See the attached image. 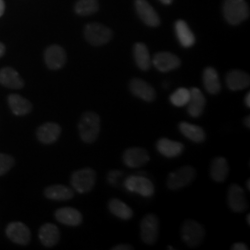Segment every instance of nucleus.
Listing matches in <instances>:
<instances>
[{
    "mask_svg": "<svg viewBox=\"0 0 250 250\" xmlns=\"http://www.w3.org/2000/svg\"><path fill=\"white\" fill-rule=\"evenodd\" d=\"M6 53V46L0 42V58H2L4 55Z\"/></svg>",
    "mask_w": 250,
    "mask_h": 250,
    "instance_id": "nucleus-37",
    "label": "nucleus"
},
{
    "mask_svg": "<svg viewBox=\"0 0 250 250\" xmlns=\"http://www.w3.org/2000/svg\"><path fill=\"white\" fill-rule=\"evenodd\" d=\"M244 125L245 126L248 128V129H250V117L247 116L245 119H244Z\"/></svg>",
    "mask_w": 250,
    "mask_h": 250,
    "instance_id": "nucleus-39",
    "label": "nucleus"
},
{
    "mask_svg": "<svg viewBox=\"0 0 250 250\" xmlns=\"http://www.w3.org/2000/svg\"><path fill=\"white\" fill-rule=\"evenodd\" d=\"M125 187L128 191L150 197L155 193V187L151 181L142 175H131L125 180Z\"/></svg>",
    "mask_w": 250,
    "mask_h": 250,
    "instance_id": "nucleus-7",
    "label": "nucleus"
},
{
    "mask_svg": "<svg viewBox=\"0 0 250 250\" xmlns=\"http://www.w3.org/2000/svg\"><path fill=\"white\" fill-rule=\"evenodd\" d=\"M97 180L96 171L91 168H83L75 170L71 177V184L78 193L85 194L90 192Z\"/></svg>",
    "mask_w": 250,
    "mask_h": 250,
    "instance_id": "nucleus-5",
    "label": "nucleus"
},
{
    "mask_svg": "<svg viewBox=\"0 0 250 250\" xmlns=\"http://www.w3.org/2000/svg\"><path fill=\"white\" fill-rule=\"evenodd\" d=\"M229 173V166L224 157H216L211 161L209 174L213 181L223 183Z\"/></svg>",
    "mask_w": 250,
    "mask_h": 250,
    "instance_id": "nucleus-25",
    "label": "nucleus"
},
{
    "mask_svg": "<svg viewBox=\"0 0 250 250\" xmlns=\"http://www.w3.org/2000/svg\"><path fill=\"white\" fill-rule=\"evenodd\" d=\"M0 84L10 89H21L24 87V81L15 69L4 67L0 69Z\"/></svg>",
    "mask_w": 250,
    "mask_h": 250,
    "instance_id": "nucleus-19",
    "label": "nucleus"
},
{
    "mask_svg": "<svg viewBox=\"0 0 250 250\" xmlns=\"http://www.w3.org/2000/svg\"><path fill=\"white\" fill-rule=\"evenodd\" d=\"M78 132L83 143L93 144L100 133V118L92 111L83 113L78 123Z\"/></svg>",
    "mask_w": 250,
    "mask_h": 250,
    "instance_id": "nucleus-1",
    "label": "nucleus"
},
{
    "mask_svg": "<svg viewBox=\"0 0 250 250\" xmlns=\"http://www.w3.org/2000/svg\"><path fill=\"white\" fill-rule=\"evenodd\" d=\"M129 87L134 96L143 99L144 101L152 102L156 99L157 97L155 89L148 83H146V81L142 79H139V78L132 79L129 83Z\"/></svg>",
    "mask_w": 250,
    "mask_h": 250,
    "instance_id": "nucleus-15",
    "label": "nucleus"
},
{
    "mask_svg": "<svg viewBox=\"0 0 250 250\" xmlns=\"http://www.w3.org/2000/svg\"><path fill=\"white\" fill-rule=\"evenodd\" d=\"M6 235L10 241L20 246H27L32 238V233L28 226L21 222L8 224L6 227Z\"/></svg>",
    "mask_w": 250,
    "mask_h": 250,
    "instance_id": "nucleus-9",
    "label": "nucleus"
},
{
    "mask_svg": "<svg viewBox=\"0 0 250 250\" xmlns=\"http://www.w3.org/2000/svg\"><path fill=\"white\" fill-rule=\"evenodd\" d=\"M112 250H134V247L129 245V244H120V245H117L115 247L111 248Z\"/></svg>",
    "mask_w": 250,
    "mask_h": 250,
    "instance_id": "nucleus-34",
    "label": "nucleus"
},
{
    "mask_svg": "<svg viewBox=\"0 0 250 250\" xmlns=\"http://www.w3.org/2000/svg\"><path fill=\"white\" fill-rule=\"evenodd\" d=\"M250 77L247 72L232 70L226 75L227 87L232 91H239L250 86Z\"/></svg>",
    "mask_w": 250,
    "mask_h": 250,
    "instance_id": "nucleus-23",
    "label": "nucleus"
},
{
    "mask_svg": "<svg viewBox=\"0 0 250 250\" xmlns=\"http://www.w3.org/2000/svg\"><path fill=\"white\" fill-rule=\"evenodd\" d=\"M83 36L90 45L101 46L107 44L112 38V31L108 27L93 22L84 27Z\"/></svg>",
    "mask_w": 250,
    "mask_h": 250,
    "instance_id": "nucleus-4",
    "label": "nucleus"
},
{
    "mask_svg": "<svg viewBox=\"0 0 250 250\" xmlns=\"http://www.w3.org/2000/svg\"><path fill=\"white\" fill-rule=\"evenodd\" d=\"M39 239L43 246L52 248L61 239V232L57 225L53 224H43L39 229Z\"/></svg>",
    "mask_w": 250,
    "mask_h": 250,
    "instance_id": "nucleus-20",
    "label": "nucleus"
},
{
    "mask_svg": "<svg viewBox=\"0 0 250 250\" xmlns=\"http://www.w3.org/2000/svg\"><path fill=\"white\" fill-rule=\"evenodd\" d=\"M245 104L246 106L250 108V93H248L245 97Z\"/></svg>",
    "mask_w": 250,
    "mask_h": 250,
    "instance_id": "nucleus-38",
    "label": "nucleus"
},
{
    "mask_svg": "<svg viewBox=\"0 0 250 250\" xmlns=\"http://www.w3.org/2000/svg\"><path fill=\"white\" fill-rule=\"evenodd\" d=\"M190 97V91L187 88H178L175 90L170 97V103L175 107L187 106Z\"/></svg>",
    "mask_w": 250,
    "mask_h": 250,
    "instance_id": "nucleus-32",
    "label": "nucleus"
},
{
    "mask_svg": "<svg viewBox=\"0 0 250 250\" xmlns=\"http://www.w3.org/2000/svg\"><path fill=\"white\" fill-rule=\"evenodd\" d=\"M8 104L11 112L16 116H25L33 109V104L18 94H10L8 97Z\"/></svg>",
    "mask_w": 250,
    "mask_h": 250,
    "instance_id": "nucleus-21",
    "label": "nucleus"
},
{
    "mask_svg": "<svg viewBox=\"0 0 250 250\" xmlns=\"http://www.w3.org/2000/svg\"><path fill=\"white\" fill-rule=\"evenodd\" d=\"M160 224L156 215H146L140 223V234L142 241L146 245H154L159 237Z\"/></svg>",
    "mask_w": 250,
    "mask_h": 250,
    "instance_id": "nucleus-8",
    "label": "nucleus"
},
{
    "mask_svg": "<svg viewBox=\"0 0 250 250\" xmlns=\"http://www.w3.org/2000/svg\"><path fill=\"white\" fill-rule=\"evenodd\" d=\"M45 65L52 71L60 70L67 62V54L62 46L59 45H49L44 53Z\"/></svg>",
    "mask_w": 250,
    "mask_h": 250,
    "instance_id": "nucleus-10",
    "label": "nucleus"
},
{
    "mask_svg": "<svg viewBox=\"0 0 250 250\" xmlns=\"http://www.w3.org/2000/svg\"><path fill=\"white\" fill-rule=\"evenodd\" d=\"M175 32L180 44L184 47H191L196 43V37L186 21H177L175 23Z\"/></svg>",
    "mask_w": 250,
    "mask_h": 250,
    "instance_id": "nucleus-29",
    "label": "nucleus"
},
{
    "mask_svg": "<svg viewBox=\"0 0 250 250\" xmlns=\"http://www.w3.org/2000/svg\"><path fill=\"white\" fill-rule=\"evenodd\" d=\"M227 201L233 212L242 213L248 208V202L245 197V192L241 187L236 184H233L229 188Z\"/></svg>",
    "mask_w": 250,
    "mask_h": 250,
    "instance_id": "nucleus-12",
    "label": "nucleus"
},
{
    "mask_svg": "<svg viewBox=\"0 0 250 250\" xmlns=\"http://www.w3.org/2000/svg\"><path fill=\"white\" fill-rule=\"evenodd\" d=\"M203 84L206 91L211 95H216L221 91L222 85L219 78V74L214 68L208 67L204 70Z\"/></svg>",
    "mask_w": 250,
    "mask_h": 250,
    "instance_id": "nucleus-26",
    "label": "nucleus"
},
{
    "mask_svg": "<svg viewBox=\"0 0 250 250\" xmlns=\"http://www.w3.org/2000/svg\"><path fill=\"white\" fill-rule=\"evenodd\" d=\"M160 1H161L163 4H166V5H169L172 2V0H160Z\"/></svg>",
    "mask_w": 250,
    "mask_h": 250,
    "instance_id": "nucleus-40",
    "label": "nucleus"
},
{
    "mask_svg": "<svg viewBox=\"0 0 250 250\" xmlns=\"http://www.w3.org/2000/svg\"><path fill=\"white\" fill-rule=\"evenodd\" d=\"M205 234L203 225L194 220H187L181 228L182 239L191 249L199 247L203 242Z\"/></svg>",
    "mask_w": 250,
    "mask_h": 250,
    "instance_id": "nucleus-3",
    "label": "nucleus"
},
{
    "mask_svg": "<svg viewBox=\"0 0 250 250\" xmlns=\"http://www.w3.org/2000/svg\"><path fill=\"white\" fill-rule=\"evenodd\" d=\"M247 222H248V224L250 225V215L248 214V216H247Z\"/></svg>",
    "mask_w": 250,
    "mask_h": 250,
    "instance_id": "nucleus-42",
    "label": "nucleus"
},
{
    "mask_svg": "<svg viewBox=\"0 0 250 250\" xmlns=\"http://www.w3.org/2000/svg\"><path fill=\"white\" fill-rule=\"evenodd\" d=\"M250 179H249V180H247V182H246V187H247V188H248V190H249V191H250Z\"/></svg>",
    "mask_w": 250,
    "mask_h": 250,
    "instance_id": "nucleus-41",
    "label": "nucleus"
},
{
    "mask_svg": "<svg viewBox=\"0 0 250 250\" xmlns=\"http://www.w3.org/2000/svg\"><path fill=\"white\" fill-rule=\"evenodd\" d=\"M156 147L158 151L166 158L178 157L185 150V146L183 144L164 137L158 140Z\"/></svg>",
    "mask_w": 250,
    "mask_h": 250,
    "instance_id": "nucleus-22",
    "label": "nucleus"
},
{
    "mask_svg": "<svg viewBox=\"0 0 250 250\" xmlns=\"http://www.w3.org/2000/svg\"><path fill=\"white\" fill-rule=\"evenodd\" d=\"M190 91V97L188 106V114L193 118H198L202 115L206 106V99L203 93L197 87H193Z\"/></svg>",
    "mask_w": 250,
    "mask_h": 250,
    "instance_id": "nucleus-18",
    "label": "nucleus"
},
{
    "mask_svg": "<svg viewBox=\"0 0 250 250\" xmlns=\"http://www.w3.org/2000/svg\"><path fill=\"white\" fill-rule=\"evenodd\" d=\"M179 130L189 140L195 143H202L205 141V131L197 125L182 122L179 124Z\"/></svg>",
    "mask_w": 250,
    "mask_h": 250,
    "instance_id": "nucleus-27",
    "label": "nucleus"
},
{
    "mask_svg": "<svg viewBox=\"0 0 250 250\" xmlns=\"http://www.w3.org/2000/svg\"><path fill=\"white\" fill-rule=\"evenodd\" d=\"M197 176V171L192 166L181 167L173 172H170L167 178V187L170 190H179L188 187Z\"/></svg>",
    "mask_w": 250,
    "mask_h": 250,
    "instance_id": "nucleus-6",
    "label": "nucleus"
},
{
    "mask_svg": "<svg viewBox=\"0 0 250 250\" xmlns=\"http://www.w3.org/2000/svg\"><path fill=\"white\" fill-rule=\"evenodd\" d=\"M153 65L161 72H168L177 69L181 65L178 57L170 52L155 54L152 60Z\"/></svg>",
    "mask_w": 250,
    "mask_h": 250,
    "instance_id": "nucleus-13",
    "label": "nucleus"
},
{
    "mask_svg": "<svg viewBox=\"0 0 250 250\" xmlns=\"http://www.w3.org/2000/svg\"><path fill=\"white\" fill-rule=\"evenodd\" d=\"M108 208L112 214L125 221L132 219L134 216L133 209L129 206L126 205L125 202L117 198H113L108 202Z\"/></svg>",
    "mask_w": 250,
    "mask_h": 250,
    "instance_id": "nucleus-30",
    "label": "nucleus"
},
{
    "mask_svg": "<svg viewBox=\"0 0 250 250\" xmlns=\"http://www.w3.org/2000/svg\"><path fill=\"white\" fill-rule=\"evenodd\" d=\"M134 57L137 67L142 71H148L151 67L152 61L146 45L143 43H136L134 46Z\"/></svg>",
    "mask_w": 250,
    "mask_h": 250,
    "instance_id": "nucleus-28",
    "label": "nucleus"
},
{
    "mask_svg": "<svg viewBox=\"0 0 250 250\" xmlns=\"http://www.w3.org/2000/svg\"><path fill=\"white\" fill-rule=\"evenodd\" d=\"M54 216L59 223L68 226H79L83 223V215L80 211L70 207L58 208Z\"/></svg>",
    "mask_w": 250,
    "mask_h": 250,
    "instance_id": "nucleus-17",
    "label": "nucleus"
},
{
    "mask_svg": "<svg viewBox=\"0 0 250 250\" xmlns=\"http://www.w3.org/2000/svg\"><path fill=\"white\" fill-rule=\"evenodd\" d=\"M44 195L46 198L54 201H66L74 197V191L72 188L63 185H54L44 190Z\"/></svg>",
    "mask_w": 250,
    "mask_h": 250,
    "instance_id": "nucleus-24",
    "label": "nucleus"
},
{
    "mask_svg": "<svg viewBox=\"0 0 250 250\" xmlns=\"http://www.w3.org/2000/svg\"><path fill=\"white\" fill-rule=\"evenodd\" d=\"M231 249L232 250H248L249 247L244 243H235L232 245Z\"/></svg>",
    "mask_w": 250,
    "mask_h": 250,
    "instance_id": "nucleus-35",
    "label": "nucleus"
},
{
    "mask_svg": "<svg viewBox=\"0 0 250 250\" xmlns=\"http://www.w3.org/2000/svg\"><path fill=\"white\" fill-rule=\"evenodd\" d=\"M168 250H174V248H171V247H170V246H169V247H168Z\"/></svg>",
    "mask_w": 250,
    "mask_h": 250,
    "instance_id": "nucleus-43",
    "label": "nucleus"
},
{
    "mask_svg": "<svg viewBox=\"0 0 250 250\" xmlns=\"http://www.w3.org/2000/svg\"><path fill=\"white\" fill-rule=\"evenodd\" d=\"M224 18L232 25H237L250 16V8L246 0H224Z\"/></svg>",
    "mask_w": 250,
    "mask_h": 250,
    "instance_id": "nucleus-2",
    "label": "nucleus"
},
{
    "mask_svg": "<svg viewBox=\"0 0 250 250\" xmlns=\"http://www.w3.org/2000/svg\"><path fill=\"white\" fill-rule=\"evenodd\" d=\"M62 134V127L56 123H45L38 127L36 137L40 143L51 145L55 143Z\"/></svg>",
    "mask_w": 250,
    "mask_h": 250,
    "instance_id": "nucleus-14",
    "label": "nucleus"
},
{
    "mask_svg": "<svg viewBox=\"0 0 250 250\" xmlns=\"http://www.w3.org/2000/svg\"><path fill=\"white\" fill-rule=\"evenodd\" d=\"M99 9L98 0H78L74 6V11L79 16H89Z\"/></svg>",
    "mask_w": 250,
    "mask_h": 250,
    "instance_id": "nucleus-31",
    "label": "nucleus"
},
{
    "mask_svg": "<svg viewBox=\"0 0 250 250\" xmlns=\"http://www.w3.org/2000/svg\"><path fill=\"white\" fill-rule=\"evenodd\" d=\"M123 161L129 168H139L150 161V156L145 148L130 147L124 153Z\"/></svg>",
    "mask_w": 250,
    "mask_h": 250,
    "instance_id": "nucleus-11",
    "label": "nucleus"
},
{
    "mask_svg": "<svg viewBox=\"0 0 250 250\" xmlns=\"http://www.w3.org/2000/svg\"><path fill=\"white\" fill-rule=\"evenodd\" d=\"M135 9L140 19L148 26H158L161 22L158 13L146 0H136Z\"/></svg>",
    "mask_w": 250,
    "mask_h": 250,
    "instance_id": "nucleus-16",
    "label": "nucleus"
},
{
    "mask_svg": "<svg viewBox=\"0 0 250 250\" xmlns=\"http://www.w3.org/2000/svg\"><path fill=\"white\" fill-rule=\"evenodd\" d=\"M5 8H6V6H5L4 0H0V17L3 16V14L5 12Z\"/></svg>",
    "mask_w": 250,
    "mask_h": 250,
    "instance_id": "nucleus-36",
    "label": "nucleus"
},
{
    "mask_svg": "<svg viewBox=\"0 0 250 250\" xmlns=\"http://www.w3.org/2000/svg\"><path fill=\"white\" fill-rule=\"evenodd\" d=\"M15 164V160L12 156L0 153V176L5 175L11 170Z\"/></svg>",
    "mask_w": 250,
    "mask_h": 250,
    "instance_id": "nucleus-33",
    "label": "nucleus"
}]
</instances>
